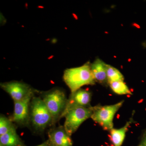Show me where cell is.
<instances>
[{
	"label": "cell",
	"instance_id": "obj_1",
	"mask_svg": "<svg viewBox=\"0 0 146 146\" xmlns=\"http://www.w3.org/2000/svg\"><path fill=\"white\" fill-rule=\"evenodd\" d=\"M89 62L76 68L65 70L63 74L64 82L70 90L74 92L84 85H94L96 82L91 71Z\"/></svg>",
	"mask_w": 146,
	"mask_h": 146
},
{
	"label": "cell",
	"instance_id": "obj_2",
	"mask_svg": "<svg viewBox=\"0 0 146 146\" xmlns=\"http://www.w3.org/2000/svg\"><path fill=\"white\" fill-rule=\"evenodd\" d=\"M30 119L36 130H44L48 126L53 123L51 114L42 98L33 96L30 105Z\"/></svg>",
	"mask_w": 146,
	"mask_h": 146
},
{
	"label": "cell",
	"instance_id": "obj_3",
	"mask_svg": "<svg viewBox=\"0 0 146 146\" xmlns=\"http://www.w3.org/2000/svg\"><path fill=\"white\" fill-rule=\"evenodd\" d=\"M42 100L51 114L53 123L61 118L67 105L68 99L63 90L55 88L45 92Z\"/></svg>",
	"mask_w": 146,
	"mask_h": 146
},
{
	"label": "cell",
	"instance_id": "obj_4",
	"mask_svg": "<svg viewBox=\"0 0 146 146\" xmlns=\"http://www.w3.org/2000/svg\"><path fill=\"white\" fill-rule=\"evenodd\" d=\"M124 100L110 105H98L93 107L91 119L105 130L110 131L113 128V120L115 114L122 106Z\"/></svg>",
	"mask_w": 146,
	"mask_h": 146
},
{
	"label": "cell",
	"instance_id": "obj_5",
	"mask_svg": "<svg viewBox=\"0 0 146 146\" xmlns=\"http://www.w3.org/2000/svg\"><path fill=\"white\" fill-rule=\"evenodd\" d=\"M93 106L74 108L65 113L64 127L70 136L75 133L80 125L86 120L91 117Z\"/></svg>",
	"mask_w": 146,
	"mask_h": 146
},
{
	"label": "cell",
	"instance_id": "obj_6",
	"mask_svg": "<svg viewBox=\"0 0 146 146\" xmlns=\"http://www.w3.org/2000/svg\"><path fill=\"white\" fill-rule=\"evenodd\" d=\"M1 89L10 95L14 102L23 99L31 94H34V90L27 84L17 81L2 82Z\"/></svg>",
	"mask_w": 146,
	"mask_h": 146
},
{
	"label": "cell",
	"instance_id": "obj_7",
	"mask_svg": "<svg viewBox=\"0 0 146 146\" xmlns=\"http://www.w3.org/2000/svg\"><path fill=\"white\" fill-rule=\"evenodd\" d=\"M34 94L29 95L23 99L14 102L13 115L10 120L21 125L27 124L30 118V105Z\"/></svg>",
	"mask_w": 146,
	"mask_h": 146
},
{
	"label": "cell",
	"instance_id": "obj_8",
	"mask_svg": "<svg viewBox=\"0 0 146 146\" xmlns=\"http://www.w3.org/2000/svg\"><path fill=\"white\" fill-rule=\"evenodd\" d=\"M92 94L85 89H80L71 93L61 118L63 117L69 110L78 107H91Z\"/></svg>",
	"mask_w": 146,
	"mask_h": 146
},
{
	"label": "cell",
	"instance_id": "obj_9",
	"mask_svg": "<svg viewBox=\"0 0 146 146\" xmlns=\"http://www.w3.org/2000/svg\"><path fill=\"white\" fill-rule=\"evenodd\" d=\"M70 136L63 126L53 129L49 132L50 141L55 146H72Z\"/></svg>",
	"mask_w": 146,
	"mask_h": 146
},
{
	"label": "cell",
	"instance_id": "obj_10",
	"mask_svg": "<svg viewBox=\"0 0 146 146\" xmlns=\"http://www.w3.org/2000/svg\"><path fill=\"white\" fill-rule=\"evenodd\" d=\"M106 65V63L98 58L91 64V71L95 81L102 85L108 84Z\"/></svg>",
	"mask_w": 146,
	"mask_h": 146
},
{
	"label": "cell",
	"instance_id": "obj_11",
	"mask_svg": "<svg viewBox=\"0 0 146 146\" xmlns=\"http://www.w3.org/2000/svg\"><path fill=\"white\" fill-rule=\"evenodd\" d=\"M134 112L132 116L123 127L119 129L112 128L110 131V139L114 146H121L125 139L126 134L131 125L135 122L133 119Z\"/></svg>",
	"mask_w": 146,
	"mask_h": 146
},
{
	"label": "cell",
	"instance_id": "obj_12",
	"mask_svg": "<svg viewBox=\"0 0 146 146\" xmlns=\"http://www.w3.org/2000/svg\"><path fill=\"white\" fill-rule=\"evenodd\" d=\"M0 143L3 146H19L21 144L16 129L0 136Z\"/></svg>",
	"mask_w": 146,
	"mask_h": 146
},
{
	"label": "cell",
	"instance_id": "obj_13",
	"mask_svg": "<svg viewBox=\"0 0 146 146\" xmlns=\"http://www.w3.org/2000/svg\"><path fill=\"white\" fill-rule=\"evenodd\" d=\"M106 74L108 84L116 81H123V76L118 69L106 64Z\"/></svg>",
	"mask_w": 146,
	"mask_h": 146
},
{
	"label": "cell",
	"instance_id": "obj_14",
	"mask_svg": "<svg viewBox=\"0 0 146 146\" xmlns=\"http://www.w3.org/2000/svg\"><path fill=\"white\" fill-rule=\"evenodd\" d=\"M110 88L118 95H132L130 89L123 81H116L109 84Z\"/></svg>",
	"mask_w": 146,
	"mask_h": 146
},
{
	"label": "cell",
	"instance_id": "obj_15",
	"mask_svg": "<svg viewBox=\"0 0 146 146\" xmlns=\"http://www.w3.org/2000/svg\"><path fill=\"white\" fill-rule=\"evenodd\" d=\"M14 130H16V128L10 119H8L5 116L1 115L0 117V136Z\"/></svg>",
	"mask_w": 146,
	"mask_h": 146
},
{
	"label": "cell",
	"instance_id": "obj_16",
	"mask_svg": "<svg viewBox=\"0 0 146 146\" xmlns=\"http://www.w3.org/2000/svg\"><path fill=\"white\" fill-rule=\"evenodd\" d=\"M138 146H146V131L144 132L141 142Z\"/></svg>",
	"mask_w": 146,
	"mask_h": 146
},
{
	"label": "cell",
	"instance_id": "obj_17",
	"mask_svg": "<svg viewBox=\"0 0 146 146\" xmlns=\"http://www.w3.org/2000/svg\"><path fill=\"white\" fill-rule=\"evenodd\" d=\"M48 143H47V142H45L44 143H43L41 145H37L36 146H48Z\"/></svg>",
	"mask_w": 146,
	"mask_h": 146
},
{
	"label": "cell",
	"instance_id": "obj_18",
	"mask_svg": "<svg viewBox=\"0 0 146 146\" xmlns=\"http://www.w3.org/2000/svg\"><path fill=\"white\" fill-rule=\"evenodd\" d=\"M0 146H3L2 145H1V144H0Z\"/></svg>",
	"mask_w": 146,
	"mask_h": 146
},
{
	"label": "cell",
	"instance_id": "obj_19",
	"mask_svg": "<svg viewBox=\"0 0 146 146\" xmlns=\"http://www.w3.org/2000/svg\"><path fill=\"white\" fill-rule=\"evenodd\" d=\"M52 146H55L54 145H52Z\"/></svg>",
	"mask_w": 146,
	"mask_h": 146
}]
</instances>
